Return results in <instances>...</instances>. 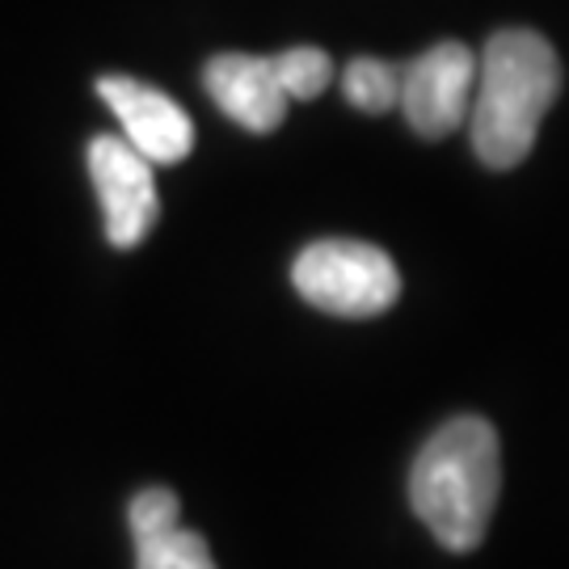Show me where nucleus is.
<instances>
[{
  "instance_id": "5",
  "label": "nucleus",
  "mask_w": 569,
  "mask_h": 569,
  "mask_svg": "<svg viewBox=\"0 0 569 569\" xmlns=\"http://www.w3.org/2000/svg\"><path fill=\"white\" fill-rule=\"evenodd\" d=\"M89 178L102 199L106 241L114 249H136L161 220L152 164L122 136H98L89 143Z\"/></svg>"
},
{
  "instance_id": "3",
  "label": "nucleus",
  "mask_w": 569,
  "mask_h": 569,
  "mask_svg": "<svg viewBox=\"0 0 569 569\" xmlns=\"http://www.w3.org/2000/svg\"><path fill=\"white\" fill-rule=\"evenodd\" d=\"M291 283L312 308L346 321L380 317L401 300V270L380 244L367 241H312L291 262Z\"/></svg>"
},
{
  "instance_id": "6",
  "label": "nucleus",
  "mask_w": 569,
  "mask_h": 569,
  "mask_svg": "<svg viewBox=\"0 0 569 569\" xmlns=\"http://www.w3.org/2000/svg\"><path fill=\"white\" fill-rule=\"evenodd\" d=\"M102 102L114 110L122 140L131 143L148 164H178L194 148V122L169 93L136 77H102Z\"/></svg>"
},
{
  "instance_id": "2",
  "label": "nucleus",
  "mask_w": 569,
  "mask_h": 569,
  "mask_svg": "<svg viewBox=\"0 0 569 569\" xmlns=\"http://www.w3.org/2000/svg\"><path fill=\"white\" fill-rule=\"evenodd\" d=\"M561 93V60L536 30H498L477 60L468 106L472 152L489 169H515L536 148L540 122Z\"/></svg>"
},
{
  "instance_id": "9",
  "label": "nucleus",
  "mask_w": 569,
  "mask_h": 569,
  "mask_svg": "<svg viewBox=\"0 0 569 569\" xmlns=\"http://www.w3.org/2000/svg\"><path fill=\"white\" fill-rule=\"evenodd\" d=\"M342 93L355 110L388 114L392 106L401 102V68H392L385 60H371V56H359V60L346 63Z\"/></svg>"
},
{
  "instance_id": "1",
  "label": "nucleus",
  "mask_w": 569,
  "mask_h": 569,
  "mask_svg": "<svg viewBox=\"0 0 569 569\" xmlns=\"http://www.w3.org/2000/svg\"><path fill=\"white\" fill-rule=\"evenodd\" d=\"M502 493V448L486 418L465 413L430 435L409 468V507L448 552L481 549Z\"/></svg>"
},
{
  "instance_id": "10",
  "label": "nucleus",
  "mask_w": 569,
  "mask_h": 569,
  "mask_svg": "<svg viewBox=\"0 0 569 569\" xmlns=\"http://www.w3.org/2000/svg\"><path fill=\"white\" fill-rule=\"evenodd\" d=\"M274 72H279V84L291 102H312L333 81V60L321 47H291V51L274 56Z\"/></svg>"
},
{
  "instance_id": "11",
  "label": "nucleus",
  "mask_w": 569,
  "mask_h": 569,
  "mask_svg": "<svg viewBox=\"0 0 569 569\" xmlns=\"http://www.w3.org/2000/svg\"><path fill=\"white\" fill-rule=\"evenodd\" d=\"M178 493L164 486H152V489H140L136 498H131V507H127V523H131V536H152V531H164L178 523Z\"/></svg>"
},
{
  "instance_id": "4",
  "label": "nucleus",
  "mask_w": 569,
  "mask_h": 569,
  "mask_svg": "<svg viewBox=\"0 0 569 569\" xmlns=\"http://www.w3.org/2000/svg\"><path fill=\"white\" fill-rule=\"evenodd\" d=\"M477 56L465 42H435L401 68V110L422 140H443L468 122Z\"/></svg>"
},
{
  "instance_id": "8",
  "label": "nucleus",
  "mask_w": 569,
  "mask_h": 569,
  "mask_svg": "<svg viewBox=\"0 0 569 569\" xmlns=\"http://www.w3.org/2000/svg\"><path fill=\"white\" fill-rule=\"evenodd\" d=\"M136 569H216V557L199 531L173 523L152 536H136Z\"/></svg>"
},
{
  "instance_id": "7",
  "label": "nucleus",
  "mask_w": 569,
  "mask_h": 569,
  "mask_svg": "<svg viewBox=\"0 0 569 569\" xmlns=\"http://www.w3.org/2000/svg\"><path fill=\"white\" fill-rule=\"evenodd\" d=\"M203 84L211 102L253 136L274 131L291 106V98L279 84V72H274V56H241V51L216 56L203 68Z\"/></svg>"
}]
</instances>
